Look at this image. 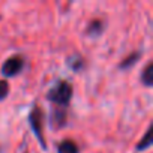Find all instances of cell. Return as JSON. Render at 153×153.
I'll list each match as a JSON object with an SVG mask.
<instances>
[{"label": "cell", "mask_w": 153, "mask_h": 153, "mask_svg": "<svg viewBox=\"0 0 153 153\" xmlns=\"http://www.w3.org/2000/svg\"><path fill=\"white\" fill-rule=\"evenodd\" d=\"M140 57V53H134L131 57H128V59H125V62L120 65V68H128V66H131V65H134L135 62H137V59Z\"/></svg>", "instance_id": "9"}, {"label": "cell", "mask_w": 153, "mask_h": 153, "mask_svg": "<svg viewBox=\"0 0 153 153\" xmlns=\"http://www.w3.org/2000/svg\"><path fill=\"white\" fill-rule=\"evenodd\" d=\"M21 68H23V59L18 57V56H14V57L8 59V60L3 63L2 72H3V75H6V76H14V75H17V74L21 71Z\"/></svg>", "instance_id": "3"}, {"label": "cell", "mask_w": 153, "mask_h": 153, "mask_svg": "<svg viewBox=\"0 0 153 153\" xmlns=\"http://www.w3.org/2000/svg\"><path fill=\"white\" fill-rule=\"evenodd\" d=\"M9 93V84L6 81H0V99H5Z\"/></svg>", "instance_id": "10"}, {"label": "cell", "mask_w": 153, "mask_h": 153, "mask_svg": "<svg viewBox=\"0 0 153 153\" xmlns=\"http://www.w3.org/2000/svg\"><path fill=\"white\" fill-rule=\"evenodd\" d=\"M29 120H30V126H32L33 132L36 134L38 140H39V141L42 143V146H44V138H42V113H41V110H39L38 107H35V108L32 110V113H30V116H29Z\"/></svg>", "instance_id": "2"}, {"label": "cell", "mask_w": 153, "mask_h": 153, "mask_svg": "<svg viewBox=\"0 0 153 153\" xmlns=\"http://www.w3.org/2000/svg\"><path fill=\"white\" fill-rule=\"evenodd\" d=\"M59 153H78V147L75 146V143L69 141V140H65L59 144L57 147Z\"/></svg>", "instance_id": "4"}, {"label": "cell", "mask_w": 153, "mask_h": 153, "mask_svg": "<svg viewBox=\"0 0 153 153\" xmlns=\"http://www.w3.org/2000/svg\"><path fill=\"white\" fill-rule=\"evenodd\" d=\"M89 35H93V36H98L101 32H102V23L101 21H92L89 29H87Z\"/></svg>", "instance_id": "6"}, {"label": "cell", "mask_w": 153, "mask_h": 153, "mask_svg": "<svg viewBox=\"0 0 153 153\" xmlns=\"http://www.w3.org/2000/svg\"><path fill=\"white\" fill-rule=\"evenodd\" d=\"M150 144H152V129H149V131L146 132L144 140H143V141H140V144L137 146V149H138V150H143V149L149 147Z\"/></svg>", "instance_id": "8"}, {"label": "cell", "mask_w": 153, "mask_h": 153, "mask_svg": "<svg viewBox=\"0 0 153 153\" xmlns=\"http://www.w3.org/2000/svg\"><path fill=\"white\" fill-rule=\"evenodd\" d=\"M65 122H66V114H65V111H62V110H54L53 111V117H51V123H53V126L56 128H60V126H63L65 125Z\"/></svg>", "instance_id": "5"}, {"label": "cell", "mask_w": 153, "mask_h": 153, "mask_svg": "<svg viewBox=\"0 0 153 153\" xmlns=\"http://www.w3.org/2000/svg\"><path fill=\"white\" fill-rule=\"evenodd\" d=\"M153 72H152V65H147V68H146V71H144V74H143V81H144V84L146 86H152V83H153Z\"/></svg>", "instance_id": "7"}, {"label": "cell", "mask_w": 153, "mask_h": 153, "mask_svg": "<svg viewBox=\"0 0 153 153\" xmlns=\"http://www.w3.org/2000/svg\"><path fill=\"white\" fill-rule=\"evenodd\" d=\"M47 98H48V101H51L57 105H66V104H69V101L72 98V86L66 81H60L48 92Z\"/></svg>", "instance_id": "1"}]
</instances>
